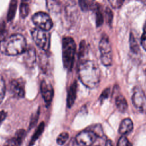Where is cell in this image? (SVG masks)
I'll list each match as a JSON object with an SVG mask.
<instances>
[{
  "label": "cell",
  "instance_id": "obj_17",
  "mask_svg": "<svg viewBox=\"0 0 146 146\" xmlns=\"http://www.w3.org/2000/svg\"><path fill=\"white\" fill-rule=\"evenodd\" d=\"M44 123L43 121L42 122L38 127L37 129H36L35 132H34V133L33 134V135L31 137V139L30 141V143H29V146H32L33 145V144L35 143V141H36V140L38 139V138L39 137V136L42 134L44 129Z\"/></svg>",
  "mask_w": 146,
  "mask_h": 146
},
{
  "label": "cell",
  "instance_id": "obj_21",
  "mask_svg": "<svg viewBox=\"0 0 146 146\" xmlns=\"http://www.w3.org/2000/svg\"><path fill=\"white\" fill-rule=\"evenodd\" d=\"M69 134L67 132L61 133L56 139L57 144L59 145H63L68 139Z\"/></svg>",
  "mask_w": 146,
  "mask_h": 146
},
{
  "label": "cell",
  "instance_id": "obj_32",
  "mask_svg": "<svg viewBox=\"0 0 146 146\" xmlns=\"http://www.w3.org/2000/svg\"><path fill=\"white\" fill-rule=\"evenodd\" d=\"M1 122L3 121V120L6 118V113L4 111H1Z\"/></svg>",
  "mask_w": 146,
  "mask_h": 146
},
{
  "label": "cell",
  "instance_id": "obj_30",
  "mask_svg": "<svg viewBox=\"0 0 146 146\" xmlns=\"http://www.w3.org/2000/svg\"><path fill=\"white\" fill-rule=\"evenodd\" d=\"M105 14L106 16V18L107 20V22L109 23H111L113 18V14L112 11L109 8H106L105 10Z\"/></svg>",
  "mask_w": 146,
  "mask_h": 146
},
{
  "label": "cell",
  "instance_id": "obj_20",
  "mask_svg": "<svg viewBox=\"0 0 146 146\" xmlns=\"http://www.w3.org/2000/svg\"><path fill=\"white\" fill-rule=\"evenodd\" d=\"M129 46H130V49L133 53L137 54L138 53L139 51V46L137 44V42L136 40L135 39V38L134 37L133 34H131L130 37H129Z\"/></svg>",
  "mask_w": 146,
  "mask_h": 146
},
{
  "label": "cell",
  "instance_id": "obj_11",
  "mask_svg": "<svg viewBox=\"0 0 146 146\" xmlns=\"http://www.w3.org/2000/svg\"><path fill=\"white\" fill-rule=\"evenodd\" d=\"M26 132L24 129H21L18 130L14 136L7 140L4 144V146H19L25 137Z\"/></svg>",
  "mask_w": 146,
  "mask_h": 146
},
{
  "label": "cell",
  "instance_id": "obj_1",
  "mask_svg": "<svg viewBox=\"0 0 146 146\" xmlns=\"http://www.w3.org/2000/svg\"><path fill=\"white\" fill-rule=\"evenodd\" d=\"M78 74L81 82L88 88H95L100 82V70L98 64L93 60L84 59L80 61Z\"/></svg>",
  "mask_w": 146,
  "mask_h": 146
},
{
  "label": "cell",
  "instance_id": "obj_5",
  "mask_svg": "<svg viewBox=\"0 0 146 146\" xmlns=\"http://www.w3.org/2000/svg\"><path fill=\"white\" fill-rule=\"evenodd\" d=\"M99 50L102 63L105 66H110L112 62V52L111 42L106 35H103L99 42Z\"/></svg>",
  "mask_w": 146,
  "mask_h": 146
},
{
  "label": "cell",
  "instance_id": "obj_22",
  "mask_svg": "<svg viewBox=\"0 0 146 146\" xmlns=\"http://www.w3.org/2000/svg\"><path fill=\"white\" fill-rule=\"evenodd\" d=\"M95 14H96V26H100L102 25L103 22V16L100 11L99 7L95 8Z\"/></svg>",
  "mask_w": 146,
  "mask_h": 146
},
{
  "label": "cell",
  "instance_id": "obj_16",
  "mask_svg": "<svg viewBox=\"0 0 146 146\" xmlns=\"http://www.w3.org/2000/svg\"><path fill=\"white\" fill-rule=\"evenodd\" d=\"M30 0H21L19 6V14L21 18H26L30 11Z\"/></svg>",
  "mask_w": 146,
  "mask_h": 146
},
{
  "label": "cell",
  "instance_id": "obj_23",
  "mask_svg": "<svg viewBox=\"0 0 146 146\" xmlns=\"http://www.w3.org/2000/svg\"><path fill=\"white\" fill-rule=\"evenodd\" d=\"M79 5L83 10H87L91 6L92 4L90 0H78Z\"/></svg>",
  "mask_w": 146,
  "mask_h": 146
},
{
  "label": "cell",
  "instance_id": "obj_4",
  "mask_svg": "<svg viewBox=\"0 0 146 146\" xmlns=\"http://www.w3.org/2000/svg\"><path fill=\"white\" fill-rule=\"evenodd\" d=\"M32 38L36 45L44 51L49 49L50 46V34L48 31L38 27L31 31Z\"/></svg>",
  "mask_w": 146,
  "mask_h": 146
},
{
  "label": "cell",
  "instance_id": "obj_6",
  "mask_svg": "<svg viewBox=\"0 0 146 146\" xmlns=\"http://www.w3.org/2000/svg\"><path fill=\"white\" fill-rule=\"evenodd\" d=\"M132 102L138 111L141 113H146V95L142 89L138 86L133 89Z\"/></svg>",
  "mask_w": 146,
  "mask_h": 146
},
{
  "label": "cell",
  "instance_id": "obj_12",
  "mask_svg": "<svg viewBox=\"0 0 146 146\" xmlns=\"http://www.w3.org/2000/svg\"><path fill=\"white\" fill-rule=\"evenodd\" d=\"M23 62L29 67H32L36 62V53L34 48L27 49L23 53Z\"/></svg>",
  "mask_w": 146,
  "mask_h": 146
},
{
  "label": "cell",
  "instance_id": "obj_29",
  "mask_svg": "<svg viewBox=\"0 0 146 146\" xmlns=\"http://www.w3.org/2000/svg\"><path fill=\"white\" fill-rule=\"evenodd\" d=\"M140 43L142 47L146 51V22L145 23L144 29H143V33L142 34Z\"/></svg>",
  "mask_w": 146,
  "mask_h": 146
},
{
  "label": "cell",
  "instance_id": "obj_3",
  "mask_svg": "<svg viewBox=\"0 0 146 146\" xmlns=\"http://www.w3.org/2000/svg\"><path fill=\"white\" fill-rule=\"evenodd\" d=\"M76 46L74 40L70 36L65 37L62 40V60L63 66L67 70L72 68Z\"/></svg>",
  "mask_w": 146,
  "mask_h": 146
},
{
  "label": "cell",
  "instance_id": "obj_10",
  "mask_svg": "<svg viewBox=\"0 0 146 146\" xmlns=\"http://www.w3.org/2000/svg\"><path fill=\"white\" fill-rule=\"evenodd\" d=\"M40 92L42 96L46 102L49 105L53 98L54 91L51 84L46 80H42L40 83Z\"/></svg>",
  "mask_w": 146,
  "mask_h": 146
},
{
  "label": "cell",
  "instance_id": "obj_19",
  "mask_svg": "<svg viewBox=\"0 0 146 146\" xmlns=\"http://www.w3.org/2000/svg\"><path fill=\"white\" fill-rule=\"evenodd\" d=\"M39 60H40V65L42 70L46 72L48 68L47 66V64L49 63L50 60H49V57L46 54H42L40 57H39Z\"/></svg>",
  "mask_w": 146,
  "mask_h": 146
},
{
  "label": "cell",
  "instance_id": "obj_15",
  "mask_svg": "<svg viewBox=\"0 0 146 146\" xmlns=\"http://www.w3.org/2000/svg\"><path fill=\"white\" fill-rule=\"evenodd\" d=\"M115 104L117 108L120 112H125L128 109V103L125 97L119 95L115 99Z\"/></svg>",
  "mask_w": 146,
  "mask_h": 146
},
{
  "label": "cell",
  "instance_id": "obj_25",
  "mask_svg": "<svg viewBox=\"0 0 146 146\" xmlns=\"http://www.w3.org/2000/svg\"><path fill=\"white\" fill-rule=\"evenodd\" d=\"M117 146H132V145L128 139L123 135L119 139Z\"/></svg>",
  "mask_w": 146,
  "mask_h": 146
},
{
  "label": "cell",
  "instance_id": "obj_34",
  "mask_svg": "<svg viewBox=\"0 0 146 146\" xmlns=\"http://www.w3.org/2000/svg\"><path fill=\"white\" fill-rule=\"evenodd\" d=\"M141 2H142L143 4H144V5H146V0H141Z\"/></svg>",
  "mask_w": 146,
  "mask_h": 146
},
{
  "label": "cell",
  "instance_id": "obj_27",
  "mask_svg": "<svg viewBox=\"0 0 146 146\" xmlns=\"http://www.w3.org/2000/svg\"><path fill=\"white\" fill-rule=\"evenodd\" d=\"M98 137H102V136L104 135L102 126L100 124H96L94 126V127L92 128V131Z\"/></svg>",
  "mask_w": 146,
  "mask_h": 146
},
{
  "label": "cell",
  "instance_id": "obj_8",
  "mask_svg": "<svg viewBox=\"0 0 146 146\" xmlns=\"http://www.w3.org/2000/svg\"><path fill=\"white\" fill-rule=\"evenodd\" d=\"M97 137L91 130H84L76 136L75 140L80 146H91L94 143Z\"/></svg>",
  "mask_w": 146,
  "mask_h": 146
},
{
  "label": "cell",
  "instance_id": "obj_26",
  "mask_svg": "<svg viewBox=\"0 0 146 146\" xmlns=\"http://www.w3.org/2000/svg\"><path fill=\"white\" fill-rule=\"evenodd\" d=\"M108 1L113 8L117 9L123 5L124 0H108Z\"/></svg>",
  "mask_w": 146,
  "mask_h": 146
},
{
  "label": "cell",
  "instance_id": "obj_28",
  "mask_svg": "<svg viewBox=\"0 0 146 146\" xmlns=\"http://www.w3.org/2000/svg\"><path fill=\"white\" fill-rule=\"evenodd\" d=\"M39 110L37 112H36L34 115H33L30 120V125H29V128H33L37 123L38 120V118H39Z\"/></svg>",
  "mask_w": 146,
  "mask_h": 146
},
{
  "label": "cell",
  "instance_id": "obj_2",
  "mask_svg": "<svg viewBox=\"0 0 146 146\" xmlns=\"http://www.w3.org/2000/svg\"><path fill=\"white\" fill-rule=\"evenodd\" d=\"M26 50V39L21 34H13L1 41V51L6 55L15 56L21 54Z\"/></svg>",
  "mask_w": 146,
  "mask_h": 146
},
{
  "label": "cell",
  "instance_id": "obj_7",
  "mask_svg": "<svg viewBox=\"0 0 146 146\" xmlns=\"http://www.w3.org/2000/svg\"><path fill=\"white\" fill-rule=\"evenodd\" d=\"M32 21L38 28L46 31H49L53 26L51 18L44 12L35 13L32 17Z\"/></svg>",
  "mask_w": 146,
  "mask_h": 146
},
{
  "label": "cell",
  "instance_id": "obj_31",
  "mask_svg": "<svg viewBox=\"0 0 146 146\" xmlns=\"http://www.w3.org/2000/svg\"><path fill=\"white\" fill-rule=\"evenodd\" d=\"M110 93V88H106L102 93V94L100 95V99L101 100H103L105 99H107Z\"/></svg>",
  "mask_w": 146,
  "mask_h": 146
},
{
  "label": "cell",
  "instance_id": "obj_18",
  "mask_svg": "<svg viewBox=\"0 0 146 146\" xmlns=\"http://www.w3.org/2000/svg\"><path fill=\"white\" fill-rule=\"evenodd\" d=\"M18 0H11L9 5V9L7 14V21H11L14 18L17 7Z\"/></svg>",
  "mask_w": 146,
  "mask_h": 146
},
{
  "label": "cell",
  "instance_id": "obj_24",
  "mask_svg": "<svg viewBox=\"0 0 146 146\" xmlns=\"http://www.w3.org/2000/svg\"><path fill=\"white\" fill-rule=\"evenodd\" d=\"M6 92V85L5 80H3V78L1 77V84H0V100L1 103L2 102L3 99L5 95Z\"/></svg>",
  "mask_w": 146,
  "mask_h": 146
},
{
  "label": "cell",
  "instance_id": "obj_33",
  "mask_svg": "<svg viewBox=\"0 0 146 146\" xmlns=\"http://www.w3.org/2000/svg\"><path fill=\"white\" fill-rule=\"evenodd\" d=\"M105 146H113L111 140H107L105 143Z\"/></svg>",
  "mask_w": 146,
  "mask_h": 146
},
{
  "label": "cell",
  "instance_id": "obj_14",
  "mask_svg": "<svg viewBox=\"0 0 146 146\" xmlns=\"http://www.w3.org/2000/svg\"><path fill=\"white\" fill-rule=\"evenodd\" d=\"M133 128L132 121L129 118L124 119L120 123L118 132L120 134L124 135L130 133Z\"/></svg>",
  "mask_w": 146,
  "mask_h": 146
},
{
  "label": "cell",
  "instance_id": "obj_9",
  "mask_svg": "<svg viewBox=\"0 0 146 146\" xmlns=\"http://www.w3.org/2000/svg\"><path fill=\"white\" fill-rule=\"evenodd\" d=\"M25 81L22 78L13 79L10 83V89L12 94L18 98H23L25 96Z\"/></svg>",
  "mask_w": 146,
  "mask_h": 146
},
{
  "label": "cell",
  "instance_id": "obj_13",
  "mask_svg": "<svg viewBox=\"0 0 146 146\" xmlns=\"http://www.w3.org/2000/svg\"><path fill=\"white\" fill-rule=\"evenodd\" d=\"M77 93V82L75 80L69 87L67 97V105L68 107H71L74 104L76 97Z\"/></svg>",
  "mask_w": 146,
  "mask_h": 146
}]
</instances>
